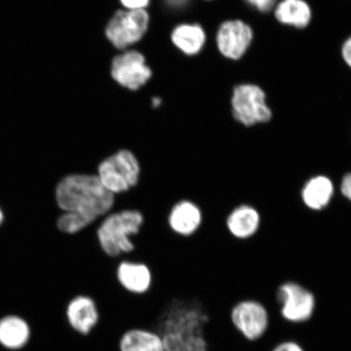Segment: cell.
<instances>
[{
    "label": "cell",
    "instance_id": "cell-15",
    "mask_svg": "<svg viewBox=\"0 0 351 351\" xmlns=\"http://www.w3.org/2000/svg\"><path fill=\"white\" fill-rule=\"evenodd\" d=\"M336 186L332 179L326 174H315L302 185L300 199L302 204L311 212L326 209L335 196Z\"/></svg>",
    "mask_w": 351,
    "mask_h": 351
},
{
    "label": "cell",
    "instance_id": "cell-5",
    "mask_svg": "<svg viewBox=\"0 0 351 351\" xmlns=\"http://www.w3.org/2000/svg\"><path fill=\"white\" fill-rule=\"evenodd\" d=\"M279 313L285 322L304 324L313 319L317 300L315 293L300 282L288 280L280 284L276 291Z\"/></svg>",
    "mask_w": 351,
    "mask_h": 351
},
{
    "label": "cell",
    "instance_id": "cell-1",
    "mask_svg": "<svg viewBox=\"0 0 351 351\" xmlns=\"http://www.w3.org/2000/svg\"><path fill=\"white\" fill-rule=\"evenodd\" d=\"M210 317L195 298H172L162 313L155 331L165 351H209L205 328Z\"/></svg>",
    "mask_w": 351,
    "mask_h": 351
},
{
    "label": "cell",
    "instance_id": "cell-18",
    "mask_svg": "<svg viewBox=\"0 0 351 351\" xmlns=\"http://www.w3.org/2000/svg\"><path fill=\"white\" fill-rule=\"evenodd\" d=\"M30 329L25 319L10 315L0 319V344L10 350H19L29 339Z\"/></svg>",
    "mask_w": 351,
    "mask_h": 351
},
{
    "label": "cell",
    "instance_id": "cell-13",
    "mask_svg": "<svg viewBox=\"0 0 351 351\" xmlns=\"http://www.w3.org/2000/svg\"><path fill=\"white\" fill-rule=\"evenodd\" d=\"M116 278L126 292L143 295L150 291L153 276L146 263L121 258L116 267Z\"/></svg>",
    "mask_w": 351,
    "mask_h": 351
},
{
    "label": "cell",
    "instance_id": "cell-16",
    "mask_svg": "<svg viewBox=\"0 0 351 351\" xmlns=\"http://www.w3.org/2000/svg\"><path fill=\"white\" fill-rule=\"evenodd\" d=\"M274 10L280 24L297 29L307 27L313 19V10L305 0H280Z\"/></svg>",
    "mask_w": 351,
    "mask_h": 351
},
{
    "label": "cell",
    "instance_id": "cell-24",
    "mask_svg": "<svg viewBox=\"0 0 351 351\" xmlns=\"http://www.w3.org/2000/svg\"><path fill=\"white\" fill-rule=\"evenodd\" d=\"M121 2L128 10H142L148 6L150 0H121Z\"/></svg>",
    "mask_w": 351,
    "mask_h": 351
},
{
    "label": "cell",
    "instance_id": "cell-4",
    "mask_svg": "<svg viewBox=\"0 0 351 351\" xmlns=\"http://www.w3.org/2000/svg\"><path fill=\"white\" fill-rule=\"evenodd\" d=\"M95 173L103 186L117 196L126 194L138 185L142 166L134 152L120 149L104 158Z\"/></svg>",
    "mask_w": 351,
    "mask_h": 351
},
{
    "label": "cell",
    "instance_id": "cell-8",
    "mask_svg": "<svg viewBox=\"0 0 351 351\" xmlns=\"http://www.w3.org/2000/svg\"><path fill=\"white\" fill-rule=\"evenodd\" d=\"M148 13L142 10L118 11L106 28L109 41L119 49L137 43L147 32Z\"/></svg>",
    "mask_w": 351,
    "mask_h": 351
},
{
    "label": "cell",
    "instance_id": "cell-22",
    "mask_svg": "<svg viewBox=\"0 0 351 351\" xmlns=\"http://www.w3.org/2000/svg\"><path fill=\"white\" fill-rule=\"evenodd\" d=\"M250 5L261 12H269L274 10L278 0H245Z\"/></svg>",
    "mask_w": 351,
    "mask_h": 351
},
{
    "label": "cell",
    "instance_id": "cell-19",
    "mask_svg": "<svg viewBox=\"0 0 351 351\" xmlns=\"http://www.w3.org/2000/svg\"><path fill=\"white\" fill-rule=\"evenodd\" d=\"M172 40L184 53L193 56L199 53L204 47L206 35L200 25L184 24L175 28Z\"/></svg>",
    "mask_w": 351,
    "mask_h": 351
},
{
    "label": "cell",
    "instance_id": "cell-2",
    "mask_svg": "<svg viewBox=\"0 0 351 351\" xmlns=\"http://www.w3.org/2000/svg\"><path fill=\"white\" fill-rule=\"evenodd\" d=\"M57 206L64 212H73L99 221L112 212L116 195L101 183L97 174L73 173L64 176L56 187Z\"/></svg>",
    "mask_w": 351,
    "mask_h": 351
},
{
    "label": "cell",
    "instance_id": "cell-20",
    "mask_svg": "<svg viewBox=\"0 0 351 351\" xmlns=\"http://www.w3.org/2000/svg\"><path fill=\"white\" fill-rule=\"evenodd\" d=\"M98 221L84 216V215L73 212H64L56 221L57 229L62 234L74 236L81 234L88 228L94 226Z\"/></svg>",
    "mask_w": 351,
    "mask_h": 351
},
{
    "label": "cell",
    "instance_id": "cell-3",
    "mask_svg": "<svg viewBox=\"0 0 351 351\" xmlns=\"http://www.w3.org/2000/svg\"><path fill=\"white\" fill-rule=\"evenodd\" d=\"M143 214L138 209L114 210L95 225V236L102 252L112 260L130 256L135 251L132 239L144 225Z\"/></svg>",
    "mask_w": 351,
    "mask_h": 351
},
{
    "label": "cell",
    "instance_id": "cell-17",
    "mask_svg": "<svg viewBox=\"0 0 351 351\" xmlns=\"http://www.w3.org/2000/svg\"><path fill=\"white\" fill-rule=\"evenodd\" d=\"M119 349L120 351H165L159 333L141 328L126 331L121 337Z\"/></svg>",
    "mask_w": 351,
    "mask_h": 351
},
{
    "label": "cell",
    "instance_id": "cell-9",
    "mask_svg": "<svg viewBox=\"0 0 351 351\" xmlns=\"http://www.w3.org/2000/svg\"><path fill=\"white\" fill-rule=\"evenodd\" d=\"M254 39L253 29L241 20H230L219 26L217 34V47L227 59L243 58Z\"/></svg>",
    "mask_w": 351,
    "mask_h": 351
},
{
    "label": "cell",
    "instance_id": "cell-14",
    "mask_svg": "<svg viewBox=\"0 0 351 351\" xmlns=\"http://www.w3.org/2000/svg\"><path fill=\"white\" fill-rule=\"evenodd\" d=\"M261 223L260 210L248 204L235 206L228 213L225 221L228 232L232 238L239 241L252 239L260 231Z\"/></svg>",
    "mask_w": 351,
    "mask_h": 351
},
{
    "label": "cell",
    "instance_id": "cell-27",
    "mask_svg": "<svg viewBox=\"0 0 351 351\" xmlns=\"http://www.w3.org/2000/svg\"><path fill=\"white\" fill-rule=\"evenodd\" d=\"M161 104V100L159 98H155L152 99L153 106L155 108L159 107Z\"/></svg>",
    "mask_w": 351,
    "mask_h": 351
},
{
    "label": "cell",
    "instance_id": "cell-12",
    "mask_svg": "<svg viewBox=\"0 0 351 351\" xmlns=\"http://www.w3.org/2000/svg\"><path fill=\"white\" fill-rule=\"evenodd\" d=\"M69 326L78 335L88 336L97 326L99 311L93 298L78 295L70 300L64 311Z\"/></svg>",
    "mask_w": 351,
    "mask_h": 351
},
{
    "label": "cell",
    "instance_id": "cell-7",
    "mask_svg": "<svg viewBox=\"0 0 351 351\" xmlns=\"http://www.w3.org/2000/svg\"><path fill=\"white\" fill-rule=\"evenodd\" d=\"M232 328L249 342L260 341L270 327V315L266 306L254 298L236 302L229 315Z\"/></svg>",
    "mask_w": 351,
    "mask_h": 351
},
{
    "label": "cell",
    "instance_id": "cell-25",
    "mask_svg": "<svg viewBox=\"0 0 351 351\" xmlns=\"http://www.w3.org/2000/svg\"><path fill=\"white\" fill-rule=\"evenodd\" d=\"M341 56L346 65L351 69V36L346 39L341 47Z\"/></svg>",
    "mask_w": 351,
    "mask_h": 351
},
{
    "label": "cell",
    "instance_id": "cell-28",
    "mask_svg": "<svg viewBox=\"0 0 351 351\" xmlns=\"http://www.w3.org/2000/svg\"><path fill=\"white\" fill-rule=\"evenodd\" d=\"M3 215L1 209H0V223H1L3 222Z\"/></svg>",
    "mask_w": 351,
    "mask_h": 351
},
{
    "label": "cell",
    "instance_id": "cell-10",
    "mask_svg": "<svg viewBox=\"0 0 351 351\" xmlns=\"http://www.w3.org/2000/svg\"><path fill=\"white\" fill-rule=\"evenodd\" d=\"M112 76L122 86L138 90L150 79L152 71L142 54L128 51L113 60Z\"/></svg>",
    "mask_w": 351,
    "mask_h": 351
},
{
    "label": "cell",
    "instance_id": "cell-6",
    "mask_svg": "<svg viewBox=\"0 0 351 351\" xmlns=\"http://www.w3.org/2000/svg\"><path fill=\"white\" fill-rule=\"evenodd\" d=\"M265 90L254 84H241L232 91L231 105L234 119L245 127L265 124L273 118Z\"/></svg>",
    "mask_w": 351,
    "mask_h": 351
},
{
    "label": "cell",
    "instance_id": "cell-11",
    "mask_svg": "<svg viewBox=\"0 0 351 351\" xmlns=\"http://www.w3.org/2000/svg\"><path fill=\"white\" fill-rule=\"evenodd\" d=\"M204 221L203 209L195 202L181 199L171 207L167 223L169 230L182 238H191L199 231Z\"/></svg>",
    "mask_w": 351,
    "mask_h": 351
},
{
    "label": "cell",
    "instance_id": "cell-26",
    "mask_svg": "<svg viewBox=\"0 0 351 351\" xmlns=\"http://www.w3.org/2000/svg\"><path fill=\"white\" fill-rule=\"evenodd\" d=\"M170 7L181 8L188 2V0H166Z\"/></svg>",
    "mask_w": 351,
    "mask_h": 351
},
{
    "label": "cell",
    "instance_id": "cell-23",
    "mask_svg": "<svg viewBox=\"0 0 351 351\" xmlns=\"http://www.w3.org/2000/svg\"><path fill=\"white\" fill-rule=\"evenodd\" d=\"M339 191L341 196L351 204V172L346 173L342 176Z\"/></svg>",
    "mask_w": 351,
    "mask_h": 351
},
{
    "label": "cell",
    "instance_id": "cell-21",
    "mask_svg": "<svg viewBox=\"0 0 351 351\" xmlns=\"http://www.w3.org/2000/svg\"><path fill=\"white\" fill-rule=\"evenodd\" d=\"M271 351H306L304 346L295 340H284L276 344Z\"/></svg>",
    "mask_w": 351,
    "mask_h": 351
}]
</instances>
